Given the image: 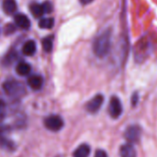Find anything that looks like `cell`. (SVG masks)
Wrapping results in <instances>:
<instances>
[{"instance_id":"cell-10","label":"cell","mask_w":157,"mask_h":157,"mask_svg":"<svg viewBox=\"0 0 157 157\" xmlns=\"http://www.w3.org/2000/svg\"><path fill=\"white\" fill-rule=\"evenodd\" d=\"M2 7H3V10L6 14L11 15L17 11V5L16 0H3Z\"/></svg>"},{"instance_id":"cell-20","label":"cell","mask_w":157,"mask_h":157,"mask_svg":"<svg viewBox=\"0 0 157 157\" xmlns=\"http://www.w3.org/2000/svg\"><path fill=\"white\" fill-rule=\"evenodd\" d=\"M94 157H108V155L105 151L103 150H98L95 154Z\"/></svg>"},{"instance_id":"cell-9","label":"cell","mask_w":157,"mask_h":157,"mask_svg":"<svg viewBox=\"0 0 157 157\" xmlns=\"http://www.w3.org/2000/svg\"><path fill=\"white\" fill-rule=\"evenodd\" d=\"M37 51V46H36V42L32 40H27L23 47H22V53L26 56H32L35 54Z\"/></svg>"},{"instance_id":"cell-14","label":"cell","mask_w":157,"mask_h":157,"mask_svg":"<svg viewBox=\"0 0 157 157\" xmlns=\"http://www.w3.org/2000/svg\"><path fill=\"white\" fill-rule=\"evenodd\" d=\"M29 10L31 12V14L33 15L34 17H40L44 14V10L42 7L41 4L39 3H32L29 6Z\"/></svg>"},{"instance_id":"cell-19","label":"cell","mask_w":157,"mask_h":157,"mask_svg":"<svg viewBox=\"0 0 157 157\" xmlns=\"http://www.w3.org/2000/svg\"><path fill=\"white\" fill-rule=\"evenodd\" d=\"M6 113V104L3 100H0V119L5 116Z\"/></svg>"},{"instance_id":"cell-17","label":"cell","mask_w":157,"mask_h":157,"mask_svg":"<svg viewBox=\"0 0 157 157\" xmlns=\"http://www.w3.org/2000/svg\"><path fill=\"white\" fill-rule=\"evenodd\" d=\"M16 31V27L15 24H7L4 28V33L5 35H10Z\"/></svg>"},{"instance_id":"cell-4","label":"cell","mask_w":157,"mask_h":157,"mask_svg":"<svg viewBox=\"0 0 157 157\" xmlns=\"http://www.w3.org/2000/svg\"><path fill=\"white\" fill-rule=\"evenodd\" d=\"M142 134V130L139 126L137 125H132L129 126L124 133L125 139L130 143V144H135L138 143Z\"/></svg>"},{"instance_id":"cell-11","label":"cell","mask_w":157,"mask_h":157,"mask_svg":"<svg viewBox=\"0 0 157 157\" xmlns=\"http://www.w3.org/2000/svg\"><path fill=\"white\" fill-rule=\"evenodd\" d=\"M120 155L121 157H136V152L132 144H123L120 149Z\"/></svg>"},{"instance_id":"cell-7","label":"cell","mask_w":157,"mask_h":157,"mask_svg":"<svg viewBox=\"0 0 157 157\" xmlns=\"http://www.w3.org/2000/svg\"><path fill=\"white\" fill-rule=\"evenodd\" d=\"M14 22L17 27L23 29H29L30 28V20L24 14H17L14 17Z\"/></svg>"},{"instance_id":"cell-1","label":"cell","mask_w":157,"mask_h":157,"mask_svg":"<svg viewBox=\"0 0 157 157\" xmlns=\"http://www.w3.org/2000/svg\"><path fill=\"white\" fill-rule=\"evenodd\" d=\"M111 48V31L107 29L99 34L93 42V52L96 56L103 58L107 56Z\"/></svg>"},{"instance_id":"cell-22","label":"cell","mask_w":157,"mask_h":157,"mask_svg":"<svg viewBox=\"0 0 157 157\" xmlns=\"http://www.w3.org/2000/svg\"><path fill=\"white\" fill-rule=\"evenodd\" d=\"M137 101H138V95L137 94H134V96L132 98V104L133 105L137 104Z\"/></svg>"},{"instance_id":"cell-12","label":"cell","mask_w":157,"mask_h":157,"mask_svg":"<svg viewBox=\"0 0 157 157\" xmlns=\"http://www.w3.org/2000/svg\"><path fill=\"white\" fill-rule=\"evenodd\" d=\"M30 71H31V67H30L29 63H28L24 61L19 62L16 66V72L20 76L28 75L30 73Z\"/></svg>"},{"instance_id":"cell-8","label":"cell","mask_w":157,"mask_h":157,"mask_svg":"<svg viewBox=\"0 0 157 157\" xmlns=\"http://www.w3.org/2000/svg\"><path fill=\"white\" fill-rule=\"evenodd\" d=\"M28 85L33 90H40L43 85V79L40 75H33L28 78Z\"/></svg>"},{"instance_id":"cell-5","label":"cell","mask_w":157,"mask_h":157,"mask_svg":"<svg viewBox=\"0 0 157 157\" xmlns=\"http://www.w3.org/2000/svg\"><path fill=\"white\" fill-rule=\"evenodd\" d=\"M109 113L111 118L118 119L121 113H122V105L119 98L112 97L109 101Z\"/></svg>"},{"instance_id":"cell-2","label":"cell","mask_w":157,"mask_h":157,"mask_svg":"<svg viewBox=\"0 0 157 157\" xmlns=\"http://www.w3.org/2000/svg\"><path fill=\"white\" fill-rule=\"evenodd\" d=\"M3 89L8 96L11 97H17L21 96L22 93L25 92V89L23 86L17 82V81H6L3 84Z\"/></svg>"},{"instance_id":"cell-3","label":"cell","mask_w":157,"mask_h":157,"mask_svg":"<svg viewBox=\"0 0 157 157\" xmlns=\"http://www.w3.org/2000/svg\"><path fill=\"white\" fill-rule=\"evenodd\" d=\"M44 125L49 131L58 132L63 127L64 122H63V120L62 119V117H60L58 115H51L45 119Z\"/></svg>"},{"instance_id":"cell-16","label":"cell","mask_w":157,"mask_h":157,"mask_svg":"<svg viewBox=\"0 0 157 157\" xmlns=\"http://www.w3.org/2000/svg\"><path fill=\"white\" fill-rule=\"evenodd\" d=\"M41 46H42V49L44 50V52H51L52 51V36H49V37H46L44 39L41 40Z\"/></svg>"},{"instance_id":"cell-21","label":"cell","mask_w":157,"mask_h":157,"mask_svg":"<svg viewBox=\"0 0 157 157\" xmlns=\"http://www.w3.org/2000/svg\"><path fill=\"white\" fill-rule=\"evenodd\" d=\"M94 0H79V2L82 4V5H88L90 3H92Z\"/></svg>"},{"instance_id":"cell-15","label":"cell","mask_w":157,"mask_h":157,"mask_svg":"<svg viewBox=\"0 0 157 157\" xmlns=\"http://www.w3.org/2000/svg\"><path fill=\"white\" fill-rule=\"evenodd\" d=\"M53 25H54V19L52 17H44V18H41L39 22V27L44 29H52Z\"/></svg>"},{"instance_id":"cell-6","label":"cell","mask_w":157,"mask_h":157,"mask_svg":"<svg viewBox=\"0 0 157 157\" xmlns=\"http://www.w3.org/2000/svg\"><path fill=\"white\" fill-rule=\"evenodd\" d=\"M104 102V97L100 94L95 96L91 100H89L86 106V110L90 113H96L99 110Z\"/></svg>"},{"instance_id":"cell-13","label":"cell","mask_w":157,"mask_h":157,"mask_svg":"<svg viewBox=\"0 0 157 157\" xmlns=\"http://www.w3.org/2000/svg\"><path fill=\"white\" fill-rule=\"evenodd\" d=\"M90 155V147L87 144H81L74 153V157H88Z\"/></svg>"},{"instance_id":"cell-18","label":"cell","mask_w":157,"mask_h":157,"mask_svg":"<svg viewBox=\"0 0 157 157\" xmlns=\"http://www.w3.org/2000/svg\"><path fill=\"white\" fill-rule=\"evenodd\" d=\"M42 5V7H43V10H44V13L46 14H49L52 11V5L51 2L49 1H45L44 3L41 4Z\"/></svg>"}]
</instances>
